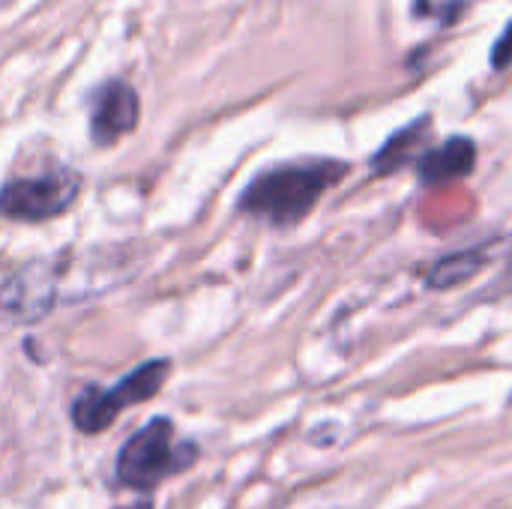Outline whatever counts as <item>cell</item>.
Segmentation results:
<instances>
[{
  "label": "cell",
  "mask_w": 512,
  "mask_h": 509,
  "mask_svg": "<svg viewBox=\"0 0 512 509\" xmlns=\"http://www.w3.org/2000/svg\"><path fill=\"white\" fill-rule=\"evenodd\" d=\"M345 174L348 165L336 159H300L267 168L243 189L240 210L276 228L297 225Z\"/></svg>",
  "instance_id": "6da1fadb"
},
{
  "label": "cell",
  "mask_w": 512,
  "mask_h": 509,
  "mask_svg": "<svg viewBox=\"0 0 512 509\" xmlns=\"http://www.w3.org/2000/svg\"><path fill=\"white\" fill-rule=\"evenodd\" d=\"M198 459V447L192 441H174V423L168 417H153L144 429H138L117 453L114 477L120 486L150 495L168 477L186 471Z\"/></svg>",
  "instance_id": "7a4b0ae2"
},
{
  "label": "cell",
  "mask_w": 512,
  "mask_h": 509,
  "mask_svg": "<svg viewBox=\"0 0 512 509\" xmlns=\"http://www.w3.org/2000/svg\"><path fill=\"white\" fill-rule=\"evenodd\" d=\"M168 372H171V360L156 357V360H147V363H141L138 369H132L123 381H117V384L108 387V390H102V387H96V384L84 387V390L75 396L72 411H69L75 429L84 432V435H99V432H105V429L117 420L120 411H126V408H132V405H141V402L153 399V396L162 390Z\"/></svg>",
  "instance_id": "3957f363"
},
{
  "label": "cell",
  "mask_w": 512,
  "mask_h": 509,
  "mask_svg": "<svg viewBox=\"0 0 512 509\" xmlns=\"http://www.w3.org/2000/svg\"><path fill=\"white\" fill-rule=\"evenodd\" d=\"M81 192V174L69 165H48L33 177H12L0 186V213L15 222H45L66 213Z\"/></svg>",
  "instance_id": "277c9868"
},
{
  "label": "cell",
  "mask_w": 512,
  "mask_h": 509,
  "mask_svg": "<svg viewBox=\"0 0 512 509\" xmlns=\"http://www.w3.org/2000/svg\"><path fill=\"white\" fill-rule=\"evenodd\" d=\"M60 282V258H39L0 276V318L12 324L42 321L63 300Z\"/></svg>",
  "instance_id": "5b68a950"
},
{
  "label": "cell",
  "mask_w": 512,
  "mask_h": 509,
  "mask_svg": "<svg viewBox=\"0 0 512 509\" xmlns=\"http://www.w3.org/2000/svg\"><path fill=\"white\" fill-rule=\"evenodd\" d=\"M141 102L132 84L114 78L105 81L93 96V114H90V138L96 147H111L123 135H129L138 126Z\"/></svg>",
  "instance_id": "8992f818"
},
{
  "label": "cell",
  "mask_w": 512,
  "mask_h": 509,
  "mask_svg": "<svg viewBox=\"0 0 512 509\" xmlns=\"http://www.w3.org/2000/svg\"><path fill=\"white\" fill-rule=\"evenodd\" d=\"M477 165V147L471 138H450L444 141L441 147L435 150H426L420 165H417V174L423 183H453V180H462L474 171Z\"/></svg>",
  "instance_id": "52a82bcc"
},
{
  "label": "cell",
  "mask_w": 512,
  "mask_h": 509,
  "mask_svg": "<svg viewBox=\"0 0 512 509\" xmlns=\"http://www.w3.org/2000/svg\"><path fill=\"white\" fill-rule=\"evenodd\" d=\"M426 135H429V120H414L408 129L396 132V135L375 153V159H372L375 174H390V171L402 168V165L423 147Z\"/></svg>",
  "instance_id": "ba28073f"
},
{
  "label": "cell",
  "mask_w": 512,
  "mask_h": 509,
  "mask_svg": "<svg viewBox=\"0 0 512 509\" xmlns=\"http://www.w3.org/2000/svg\"><path fill=\"white\" fill-rule=\"evenodd\" d=\"M483 267H486L483 252H456V255H450V258H441V261L429 270L426 285H429V288H456V285L474 279Z\"/></svg>",
  "instance_id": "9c48e42d"
},
{
  "label": "cell",
  "mask_w": 512,
  "mask_h": 509,
  "mask_svg": "<svg viewBox=\"0 0 512 509\" xmlns=\"http://www.w3.org/2000/svg\"><path fill=\"white\" fill-rule=\"evenodd\" d=\"M492 60H495L498 69H504L512 60V24L504 30V36L498 39V45H495V51H492Z\"/></svg>",
  "instance_id": "30bf717a"
},
{
  "label": "cell",
  "mask_w": 512,
  "mask_h": 509,
  "mask_svg": "<svg viewBox=\"0 0 512 509\" xmlns=\"http://www.w3.org/2000/svg\"><path fill=\"white\" fill-rule=\"evenodd\" d=\"M114 509H153V498H138L135 504H129V507H114Z\"/></svg>",
  "instance_id": "8fae6325"
}]
</instances>
